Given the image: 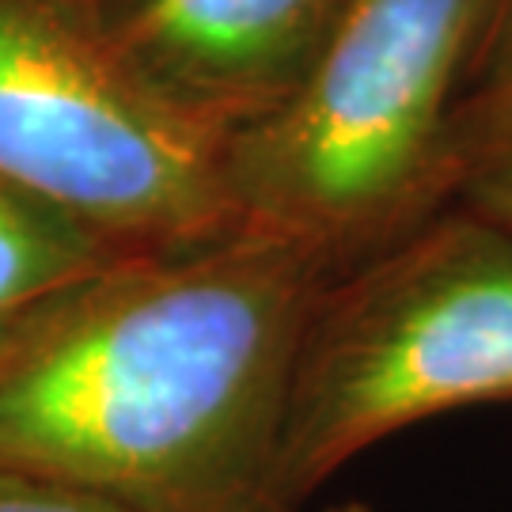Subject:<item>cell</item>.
<instances>
[{"label": "cell", "mask_w": 512, "mask_h": 512, "mask_svg": "<svg viewBox=\"0 0 512 512\" xmlns=\"http://www.w3.org/2000/svg\"><path fill=\"white\" fill-rule=\"evenodd\" d=\"M338 270L251 224L110 262L0 361V467L129 512H289V376Z\"/></svg>", "instance_id": "cell-1"}, {"label": "cell", "mask_w": 512, "mask_h": 512, "mask_svg": "<svg viewBox=\"0 0 512 512\" xmlns=\"http://www.w3.org/2000/svg\"><path fill=\"white\" fill-rule=\"evenodd\" d=\"M490 0H353L319 65L220 148L239 224L342 270L452 198L459 107Z\"/></svg>", "instance_id": "cell-2"}, {"label": "cell", "mask_w": 512, "mask_h": 512, "mask_svg": "<svg viewBox=\"0 0 512 512\" xmlns=\"http://www.w3.org/2000/svg\"><path fill=\"white\" fill-rule=\"evenodd\" d=\"M509 399L512 224L437 209L338 270L311 304L281 425V505L300 512L406 425Z\"/></svg>", "instance_id": "cell-3"}, {"label": "cell", "mask_w": 512, "mask_h": 512, "mask_svg": "<svg viewBox=\"0 0 512 512\" xmlns=\"http://www.w3.org/2000/svg\"><path fill=\"white\" fill-rule=\"evenodd\" d=\"M0 186L126 255L239 224L217 148L171 122L57 0H0Z\"/></svg>", "instance_id": "cell-4"}, {"label": "cell", "mask_w": 512, "mask_h": 512, "mask_svg": "<svg viewBox=\"0 0 512 512\" xmlns=\"http://www.w3.org/2000/svg\"><path fill=\"white\" fill-rule=\"evenodd\" d=\"M349 4L107 0L88 27L171 122L220 152L300 92Z\"/></svg>", "instance_id": "cell-5"}, {"label": "cell", "mask_w": 512, "mask_h": 512, "mask_svg": "<svg viewBox=\"0 0 512 512\" xmlns=\"http://www.w3.org/2000/svg\"><path fill=\"white\" fill-rule=\"evenodd\" d=\"M126 251L0 186V361L27 330Z\"/></svg>", "instance_id": "cell-6"}, {"label": "cell", "mask_w": 512, "mask_h": 512, "mask_svg": "<svg viewBox=\"0 0 512 512\" xmlns=\"http://www.w3.org/2000/svg\"><path fill=\"white\" fill-rule=\"evenodd\" d=\"M452 194L478 213L512 224V103L482 114L459 133Z\"/></svg>", "instance_id": "cell-7"}, {"label": "cell", "mask_w": 512, "mask_h": 512, "mask_svg": "<svg viewBox=\"0 0 512 512\" xmlns=\"http://www.w3.org/2000/svg\"><path fill=\"white\" fill-rule=\"evenodd\" d=\"M512 103V0H490L475 54L467 65V88L459 107V133L475 118ZM459 160V156H456Z\"/></svg>", "instance_id": "cell-8"}, {"label": "cell", "mask_w": 512, "mask_h": 512, "mask_svg": "<svg viewBox=\"0 0 512 512\" xmlns=\"http://www.w3.org/2000/svg\"><path fill=\"white\" fill-rule=\"evenodd\" d=\"M0 512H129L73 482L0 467Z\"/></svg>", "instance_id": "cell-9"}, {"label": "cell", "mask_w": 512, "mask_h": 512, "mask_svg": "<svg viewBox=\"0 0 512 512\" xmlns=\"http://www.w3.org/2000/svg\"><path fill=\"white\" fill-rule=\"evenodd\" d=\"M57 4H65V8H73L76 16H84V19H92L107 0H57Z\"/></svg>", "instance_id": "cell-10"}, {"label": "cell", "mask_w": 512, "mask_h": 512, "mask_svg": "<svg viewBox=\"0 0 512 512\" xmlns=\"http://www.w3.org/2000/svg\"><path fill=\"white\" fill-rule=\"evenodd\" d=\"M323 512H372V509L361 505V501H338V505H327Z\"/></svg>", "instance_id": "cell-11"}]
</instances>
